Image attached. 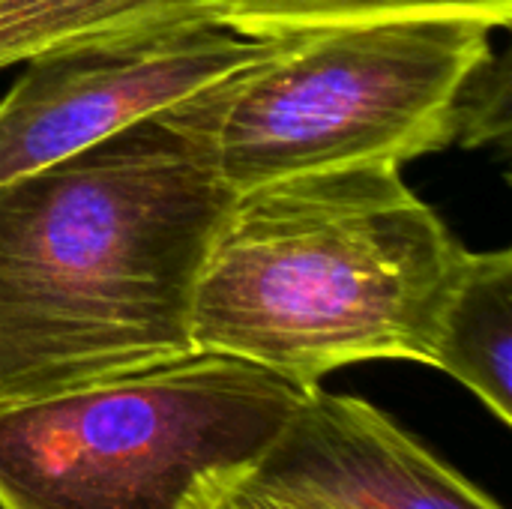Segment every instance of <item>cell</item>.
<instances>
[{"instance_id":"obj_1","label":"cell","mask_w":512,"mask_h":509,"mask_svg":"<svg viewBox=\"0 0 512 509\" xmlns=\"http://www.w3.org/2000/svg\"><path fill=\"white\" fill-rule=\"evenodd\" d=\"M234 198L156 114L0 183V408L180 360Z\"/></svg>"},{"instance_id":"obj_2","label":"cell","mask_w":512,"mask_h":509,"mask_svg":"<svg viewBox=\"0 0 512 509\" xmlns=\"http://www.w3.org/2000/svg\"><path fill=\"white\" fill-rule=\"evenodd\" d=\"M468 249L405 183L363 162L234 192L192 300L195 351L261 366L303 390L345 366H432Z\"/></svg>"},{"instance_id":"obj_3","label":"cell","mask_w":512,"mask_h":509,"mask_svg":"<svg viewBox=\"0 0 512 509\" xmlns=\"http://www.w3.org/2000/svg\"><path fill=\"white\" fill-rule=\"evenodd\" d=\"M492 48L474 18H405L276 36L156 117L234 192L456 144V96Z\"/></svg>"},{"instance_id":"obj_4","label":"cell","mask_w":512,"mask_h":509,"mask_svg":"<svg viewBox=\"0 0 512 509\" xmlns=\"http://www.w3.org/2000/svg\"><path fill=\"white\" fill-rule=\"evenodd\" d=\"M309 390L237 357L180 360L0 408V509H183L249 474Z\"/></svg>"},{"instance_id":"obj_5","label":"cell","mask_w":512,"mask_h":509,"mask_svg":"<svg viewBox=\"0 0 512 509\" xmlns=\"http://www.w3.org/2000/svg\"><path fill=\"white\" fill-rule=\"evenodd\" d=\"M276 36L219 21L84 42L24 60L0 99V183L66 159L264 57Z\"/></svg>"},{"instance_id":"obj_6","label":"cell","mask_w":512,"mask_h":509,"mask_svg":"<svg viewBox=\"0 0 512 509\" xmlns=\"http://www.w3.org/2000/svg\"><path fill=\"white\" fill-rule=\"evenodd\" d=\"M246 477L309 509H504L381 408L321 387Z\"/></svg>"},{"instance_id":"obj_7","label":"cell","mask_w":512,"mask_h":509,"mask_svg":"<svg viewBox=\"0 0 512 509\" xmlns=\"http://www.w3.org/2000/svg\"><path fill=\"white\" fill-rule=\"evenodd\" d=\"M432 369L465 384L512 423V252H471L444 303Z\"/></svg>"},{"instance_id":"obj_8","label":"cell","mask_w":512,"mask_h":509,"mask_svg":"<svg viewBox=\"0 0 512 509\" xmlns=\"http://www.w3.org/2000/svg\"><path fill=\"white\" fill-rule=\"evenodd\" d=\"M219 21V0H0V69L42 51Z\"/></svg>"},{"instance_id":"obj_9","label":"cell","mask_w":512,"mask_h":509,"mask_svg":"<svg viewBox=\"0 0 512 509\" xmlns=\"http://www.w3.org/2000/svg\"><path fill=\"white\" fill-rule=\"evenodd\" d=\"M405 18H474L495 30L510 27L512 0H219V24L258 39Z\"/></svg>"},{"instance_id":"obj_10","label":"cell","mask_w":512,"mask_h":509,"mask_svg":"<svg viewBox=\"0 0 512 509\" xmlns=\"http://www.w3.org/2000/svg\"><path fill=\"white\" fill-rule=\"evenodd\" d=\"M512 129L510 57L486 51L468 72L456 96V144L474 150L507 144Z\"/></svg>"},{"instance_id":"obj_11","label":"cell","mask_w":512,"mask_h":509,"mask_svg":"<svg viewBox=\"0 0 512 509\" xmlns=\"http://www.w3.org/2000/svg\"><path fill=\"white\" fill-rule=\"evenodd\" d=\"M183 509H309L285 501L258 483H252L246 474H222L210 477L198 486V492L183 504Z\"/></svg>"}]
</instances>
